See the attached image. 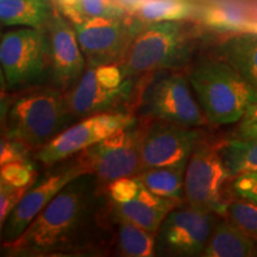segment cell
<instances>
[{"label": "cell", "mask_w": 257, "mask_h": 257, "mask_svg": "<svg viewBox=\"0 0 257 257\" xmlns=\"http://www.w3.org/2000/svg\"><path fill=\"white\" fill-rule=\"evenodd\" d=\"M99 182L91 173L72 180L25 232L16 242L5 246L8 255H53L81 245L100 207Z\"/></svg>", "instance_id": "6da1fadb"}, {"label": "cell", "mask_w": 257, "mask_h": 257, "mask_svg": "<svg viewBox=\"0 0 257 257\" xmlns=\"http://www.w3.org/2000/svg\"><path fill=\"white\" fill-rule=\"evenodd\" d=\"M188 79L208 123L227 125L242 120L257 92L224 59H204L189 70Z\"/></svg>", "instance_id": "7a4b0ae2"}, {"label": "cell", "mask_w": 257, "mask_h": 257, "mask_svg": "<svg viewBox=\"0 0 257 257\" xmlns=\"http://www.w3.org/2000/svg\"><path fill=\"white\" fill-rule=\"evenodd\" d=\"M66 92L42 88L25 93L12 104L6 118L5 136L30 150L43 148L74 119Z\"/></svg>", "instance_id": "3957f363"}, {"label": "cell", "mask_w": 257, "mask_h": 257, "mask_svg": "<svg viewBox=\"0 0 257 257\" xmlns=\"http://www.w3.org/2000/svg\"><path fill=\"white\" fill-rule=\"evenodd\" d=\"M192 56V41L185 21L144 24L119 63L124 78L159 70L181 69Z\"/></svg>", "instance_id": "277c9868"}, {"label": "cell", "mask_w": 257, "mask_h": 257, "mask_svg": "<svg viewBox=\"0 0 257 257\" xmlns=\"http://www.w3.org/2000/svg\"><path fill=\"white\" fill-rule=\"evenodd\" d=\"M140 112L152 119L188 127L202 126L207 123L188 75L179 69L152 73L141 94Z\"/></svg>", "instance_id": "5b68a950"}, {"label": "cell", "mask_w": 257, "mask_h": 257, "mask_svg": "<svg viewBox=\"0 0 257 257\" xmlns=\"http://www.w3.org/2000/svg\"><path fill=\"white\" fill-rule=\"evenodd\" d=\"M2 75L10 88L41 79L50 69V40L44 28L8 31L0 40Z\"/></svg>", "instance_id": "8992f818"}, {"label": "cell", "mask_w": 257, "mask_h": 257, "mask_svg": "<svg viewBox=\"0 0 257 257\" xmlns=\"http://www.w3.org/2000/svg\"><path fill=\"white\" fill-rule=\"evenodd\" d=\"M143 131L144 126L136 121L83 150L79 162L86 172L107 185L120 178L138 176L143 172Z\"/></svg>", "instance_id": "52a82bcc"}, {"label": "cell", "mask_w": 257, "mask_h": 257, "mask_svg": "<svg viewBox=\"0 0 257 257\" xmlns=\"http://www.w3.org/2000/svg\"><path fill=\"white\" fill-rule=\"evenodd\" d=\"M73 24V23H72ZM144 23L130 14L74 23L76 37L87 66L119 64Z\"/></svg>", "instance_id": "ba28073f"}, {"label": "cell", "mask_w": 257, "mask_h": 257, "mask_svg": "<svg viewBox=\"0 0 257 257\" xmlns=\"http://www.w3.org/2000/svg\"><path fill=\"white\" fill-rule=\"evenodd\" d=\"M213 212L176 206L167 214L156 236L155 252L167 256H201L216 227Z\"/></svg>", "instance_id": "9c48e42d"}, {"label": "cell", "mask_w": 257, "mask_h": 257, "mask_svg": "<svg viewBox=\"0 0 257 257\" xmlns=\"http://www.w3.org/2000/svg\"><path fill=\"white\" fill-rule=\"evenodd\" d=\"M136 121V118L127 112H105L82 118L79 123L64 128L41 148L36 159L43 165L54 166L131 126Z\"/></svg>", "instance_id": "30bf717a"}, {"label": "cell", "mask_w": 257, "mask_h": 257, "mask_svg": "<svg viewBox=\"0 0 257 257\" xmlns=\"http://www.w3.org/2000/svg\"><path fill=\"white\" fill-rule=\"evenodd\" d=\"M229 178L219 150L198 142L186 169L185 202L216 214H225L229 204L225 202L221 191Z\"/></svg>", "instance_id": "8fae6325"}, {"label": "cell", "mask_w": 257, "mask_h": 257, "mask_svg": "<svg viewBox=\"0 0 257 257\" xmlns=\"http://www.w3.org/2000/svg\"><path fill=\"white\" fill-rule=\"evenodd\" d=\"M85 173H87L86 169L76 160L68 166L55 169L31 186L3 225L2 238L4 246L16 242L61 189Z\"/></svg>", "instance_id": "7c38bea8"}, {"label": "cell", "mask_w": 257, "mask_h": 257, "mask_svg": "<svg viewBox=\"0 0 257 257\" xmlns=\"http://www.w3.org/2000/svg\"><path fill=\"white\" fill-rule=\"evenodd\" d=\"M195 127L153 119L144 126L142 140L143 170L188 163L199 142Z\"/></svg>", "instance_id": "4fadbf2b"}, {"label": "cell", "mask_w": 257, "mask_h": 257, "mask_svg": "<svg viewBox=\"0 0 257 257\" xmlns=\"http://www.w3.org/2000/svg\"><path fill=\"white\" fill-rule=\"evenodd\" d=\"M47 30L50 40L51 80L56 88L67 92L82 76L87 61L72 22L61 15L57 8H54Z\"/></svg>", "instance_id": "5bb4252c"}, {"label": "cell", "mask_w": 257, "mask_h": 257, "mask_svg": "<svg viewBox=\"0 0 257 257\" xmlns=\"http://www.w3.org/2000/svg\"><path fill=\"white\" fill-rule=\"evenodd\" d=\"M134 92L135 78H126L119 87L111 88L99 81L94 67L87 66L66 96L74 117L86 118L105 112H125L123 108L131 101Z\"/></svg>", "instance_id": "9a60e30c"}, {"label": "cell", "mask_w": 257, "mask_h": 257, "mask_svg": "<svg viewBox=\"0 0 257 257\" xmlns=\"http://www.w3.org/2000/svg\"><path fill=\"white\" fill-rule=\"evenodd\" d=\"M111 205L112 213L156 234L167 214L178 206L179 202L154 194L143 184L133 200L126 202L111 201Z\"/></svg>", "instance_id": "2e32d148"}, {"label": "cell", "mask_w": 257, "mask_h": 257, "mask_svg": "<svg viewBox=\"0 0 257 257\" xmlns=\"http://www.w3.org/2000/svg\"><path fill=\"white\" fill-rule=\"evenodd\" d=\"M219 57L227 61L257 92V34L234 32L218 48Z\"/></svg>", "instance_id": "e0dca14e"}, {"label": "cell", "mask_w": 257, "mask_h": 257, "mask_svg": "<svg viewBox=\"0 0 257 257\" xmlns=\"http://www.w3.org/2000/svg\"><path fill=\"white\" fill-rule=\"evenodd\" d=\"M131 16L144 24L186 21L197 11L191 0H119Z\"/></svg>", "instance_id": "ac0fdd59"}, {"label": "cell", "mask_w": 257, "mask_h": 257, "mask_svg": "<svg viewBox=\"0 0 257 257\" xmlns=\"http://www.w3.org/2000/svg\"><path fill=\"white\" fill-rule=\"evenodd\" d=\"M255 238L234 227L229 220L216 225L201 256L205 257H250L256 255Z\"/></svg>", "instance_id": "d6986e66"}, {"label": "cell", "mask_w": 257, "mask_h": 257, "mask_svg": "<svg viewBox=\"0 0 257 257\" xmlns=\"http://www.w3.org/2000/svg\"><path fill=\"white\" fill-rule=\"evenodd\" d=\"M54 8L50 0H0V21L4 27L44 28Z\"/></svg>", "instance_id": "ffe728a7"}, {"label": "cell", "mask_w": 257, "mask_h": 257, "mask_svg": "<svg viewBox=\"0 0 257 257\" xmlns=\"http://www.w3.org/2000/svg\"><path fill=\"white\" fill-rule=\"evenodd\" d=\"M187 165L144 169L138 178L144 186L161 198L181 202L185 199V175Z\"/></svg>", "instance_id": "44dd1931"}, {"label": "cell", "mask_w": 257, "mask_h": 257, "mask_svg": "<svg viewBox=\"0 0 257 257\" xmlns=\"http://www.w3.org/2000/svg\"><path fill=\"white\" fill-rule=\"evenodd\" d=\"M113 214L117 249L120 256L149 257L156 248V234Z\"/></svg>", "instance_id": "7402d4cb"}, {"label": "cell", "mask_w": 257, "mask_h": 257, "mask_svg": "<svg viewBox=\"0 0 257 257\" xmlns=\"http://www.w3.org/2000/svg\"><path fill=\"white\" fill-rule=\"evenodd\" d=\"M57 9L72 23H82L101 17L128 15L119 0H56Z\"/></svg>", "instance_id": "603a6c76"}, {"label": "cell", "mask_w": 257, "mask_h": 257, "mask_svg": "<svg viewBox=\"0 0 257 257\" xmlns=\"http://www.w3.org/2000/svg\"><path fill=\"white\" fill-rule=\"evenodd\" d=\"M218 150L231 178L257 170V138H233Z\"/></svg>", "instance_id": "cb8c5ba5"}, {"label": "cell", "mask_w": 257, "mask_h": 257, "mask_svg": "<svg viewBox=\"0 0 257 257\" xmlns=\"http://www.w3.org/2000/svg\"><path fill=\"white\" fill-rule=\"evenodd\" d=\"M200 17L208 27L220 31L243 32L249 19L232 6L212 4L200 10Z\"/></svg>", "instance_id": "d4e9b609"}, {"label": "cell", "mask_w": 257, "mask_h": 257, "mask_svg": "<svg viewBox=\"0 0 257 257\" xmlns=\"http://www.w3.org/2000/svg\"><path fill=\"white\" fill-rule=\"evenodd\" d=\"M227 220L234 227L248 236L257 239V205L240 200L232 201L227 205L225 212Z\"/></svg>", "instance_id": "484cf974"}, {"label": "cell", "mask_w": 257, "mask_h": 257, "mask_svg": "<svg viewBox=\"0 0 257 257\" xmlns=\"http://www.w3.org/2000/svg\"><path fill=\"white\" fill-rule=\"evenodd\" d=\"M35 179L36 172L29 160L6 163L0 168V181L15 187H31Z\"/></svg>", "instance_id": "4316f807"}, {"label": "cell", "mask_w": 257, "mask_h": 257, "mask_svg": "<svg viewBox=\"0 0 257 257\" xmlns=\"http://www.w3.org/2000/svg\"><path fill=\"white\" fill-rule=\"evenodd\" d=\"M108 197L113 202H126L136 198L142 188L143 182L138 176H126L110 182L107 185Z\"/></svg>", "instance_id": "83f0119b"}, {"label": "cell", "mask_w": 257, "mask_h": 257, "mask_svg": "<svg viewBox=\"0 0 257 257\" xmlns=\"http://www.w3.org/2000/svg\"><path fill=\"white\" fill-rule=\"evenodd\" d=\"M30 187H15L0 181V227Z\"/></svg>", "instance_id": "f1b7e54d"}, {"label": "cell", "mask_w": 257, "mask_h": 257, "mask_svg": "<svg viewBox=\"0 0 257 257\" xmlns=\"http://www.w3.org/2000/svg\"><path fill=\"white\" fill-rule=\"evenodd\" d=\"M232 189L239 199L257 205V170L234 176Z\"/></svg>", "instance_id": "f546056e"}, {"label": "cell", "mask_w": 257, "mask_h": 257, "mask_svg": "<svg viewBox=\"0 0 257 257\" xmlns=\"http://www.w3.org/2000/svg\"><path fill=\"white\" fill-rule=\"evenodd\" d=\"M30 149L24 143L9 137H3L0 143V166L15 161L28 160Z\"/></svg>", "instance_id": "4dcf8cb0"}, {"label": "cell", "mask_w": 257, "mask_h": 257, "mask_svg": "<svg viewBox=\"0 0 257 257\" xmlns=\"http://www.w3.org/2000/svg\"><path fill=\"white\" fill-rule=\"evenodd\" d=\"M95 75L102 85L111 88H117L125 81L124 74L121 72L119 64H102L94 67Z\"/></svg>", "instance_id": "1f68e13d"}, {"label": "cell", "mask_w": 257, "mask_h": 257, "mask_svg": "<svg viewBox=\"0 0 257 257\" xmlns=\"http://www.w3.org/2000/svg\"><path fill=\"white\" fill-rule=\"evenodd\" d=\"M237 135L242 138H257V120H240Z\"/></svg>", "instance_id": "d6a6232c"}, {"label": "cell", "mask_w": 257, "mask_h": 257, "mask_svg": "<svg viewBox=\"0 0 257 257\" xmlns=\"http://www.w3.org/2000/svg\"><path fill=\"white\" fill-rule=\"evenodd\" d=\"M243 119L257 120V104L250 106L249 110L246 111V113H245V115H244Z\"/></svg>", "instance_id": "836d02e7"}]
</instances>
